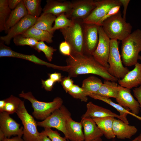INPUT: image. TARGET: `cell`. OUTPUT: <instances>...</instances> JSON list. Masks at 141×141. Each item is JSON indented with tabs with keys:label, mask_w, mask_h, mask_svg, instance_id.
I'll return each mask as SVG.
<instances>
[{
	"label": "cell",
	"mask_w": 141,
	"mask_h": 141,
	"mask_svg": "<svg viewBox=\"0 0 141 141\" xmlns=\"http://www.w3.org/2000/svg\"><path fill=\"white\" fill-rule=\"evenodd\" d=\"M96 5L90 14L83 21V23L99 24L102 19L113 7L122 5L119 0H96Z\"/></svg>",
	"instance_id": "10"
},
{
	"label": "cell",
	"mask_w": 141,
	"mask_h": 141,
	"mask_svg": "<svg viewBox=\"0 0 141 141\" xmlns=\"http://www.w3.org/2000/svg\"><path fill=\"white\" fill-rule=\"evenodd\" d=\"M98 44L92 56L96 61L108 69L109 67L108 59L110 39L105 33L101 26L98 27Z\"/></svg>",
	"instance_id": "11"
},
{
	"label": "cell",
	"mask_w": 141,
	"mask_h": 141,
	"mask_svg": "<svg viewBox=\"0 0 141 141\" xmlns=\"http://www.w3.org/2000/svg\"><path fill=\"white\" fill-rule=\"evenodd\" d=\"M116 82L104 80L99 90L94 94L107 98H116L118 92L119 86Z\"/></svg>",
	"instance_id": "27"
},
{
	"label": "cell",
	"mask_w": 141,
	"mask_h": 141,
	"mask_svg": "<svg viewBox=\"0 0 141 141\" xmlns=\"http://www.w3.org/2000/svg\"><path fill=\"white\" fill-rule=\"evenodd\" d=\"M4 55L5 57L22 59L30 61L36 64L45 65L49 67L66 72L68 68L67 66H58L47 62L41 60L34 55H26L16 52L10 48H8L5 50L4 52Z\"/></svg>",
	"instance_id": "19"
},
{
	"label": "cell",
	"mask_w": 141,
	"mask_h": 141,
	"mask_svg": "<svg viewBox=\"0 0 141 141\" xmlns=\"http://www.w3.org/2000/svg\"><path fill=\"white\" fill-rule=\"evenodd\" d=\"M86 107V111L82 115L81 118H101L111 116L120 119L127 124H129L127 118L118 115L109 109L96 105L91 101L87 103Z\"/></svg>",
	"instance_id": "16"
},
{
	"label": "cell",
	"mask_w": 141,
	"mask_h": 141,
	"mask_svg": "<svg viewBox=\"0 0 141 141\" xmlns=\"http://www.w3.org/2000/svg\"><path fill=\"white\" fill-rule=\"evenodd\" d=\"M23 1L28 14L36 18L40 15L43 10L41 5V0H24Z\"/></svg>",
	"instance_id": "30"
},
{
	"label": "cell",
	"mask_w": 141,
	"mask_h": 141,
	"mask_svg": "<svg viewBox=\"0 0 141 141\" xmlns=\"http://www.w3.org/2000/svg\"><path fill=\"white\" fill-rule=\"evenodd\" d=\"M23 36L33 38L38 42H45L48 43L53 41V34L48 32L32 26L21 34Z\"/></svg>",
	"instance_id": "25"
},
{
	"label": "cell",
	"mask_w": 141,
	"mask_h": 141,
	"mask_svg": "<svg viewBox=\"0 0 141 141\" xmlns=\"http://www.w3.org/2000/svg\"><path fill=\"white\" fill-rule=\"evenodd\" d=\"M22 0H8V6L11 10L16 8L21 2Z\"/></svg>",
	"instance_id": "45"
},
{
	"label": "cell",
	"mask_w": 141,
	"mask_h": 141,
	"mask_svg": "<svg viewBox=\"0 0 141 141\" xmlns=\"http://www.w3.org/2000/svg\"><path fill=\"white\" fill-rule=\"evenodd\" d=\"M82 127L80 122L75 121L72 118L71 114L69 115L67 118L66 124L68 140L70 141L84 140Z\"/></svg>",
	"instance_id": "21"
},
{
	"label": "cell",
	"mask_w": 141,
	"mask_h": 141,
	"mask_svg": "<svg viewBox=\"0 0 141 141\" xmlns=\"http://www.w3.org/2000/svg\"><path fill=\"white\" fill-rule=\"evenodd\" d=\"M121 57L122 63L126 67L137 62L141 52V30L137 29L122 41Z\"/></svg>",
	"instance_id": "2"
},
{
	"label": "cell",
	"mask_w": 141,
	"mask_h": 141,
	"mask_svg": "<svg viewBox=\"0 0 141 141\" xmlns=\"http://www.w3.org/2000/svg\"><path fill=\"white\" fill-rule=\"evenodd\" d=\"M43 9V13L52 14L56 17L68 12L70 9L71 1L66 0H47Z\"/></svg>",
	"instance_id": "18"
},
{
	"label": "cell",
	"mask_w": 141,
	"mask_h": 141,
	"mask_svg": "<svg viewBox=\"0 0 141 141\" xmlns=\"http://www.w3.org/2000/svg\"><path fill=\"white\" fill-rule=\"evenodd\" d=\"M37 18L28 14L12 27L5 36H1V42L7 45L10 44L11 39L15 36L21 34L36 23Z\"/></svg>",
	"instance_id": "12"
},
{
	"label": "cell",
	"mask_w": 141,
	"mask_h": 141,
	"mask_svg": "<svg viewBox=\"0 0 141 141\" xmlns=\"http://www.w3.org/2000/svg\"><path fill=\"white\" fill-rule=\"evenodd\" d=\"M5 104V99L0 100V112L3 111V110Z\"/></svg>",
	"instance_id": "48"
},
{
	"label": "cell",
	"mask_w": 141,
	"mask_h": 141,
	"mask_svg": "<svg viewBox=\"0 0 141 141\" xmlns=\"http://www.w3.org/2000/svg\"><path fill=\"white\" fill-rule=\"evenodd\" d=\"M71 2L70 9L65 14L69 19L72 20L83 21L89 16L96 5V0H74Z\"/></svg>",
	"instance_id": "9"
},
{
	"label": "cell",
	"mask_w": 141,
	"mask_h": 141,
	"mask_svg": "<svg viewBox=\"0 0 141 141\" xmlns=\"http://www.w3.org/2000/svg\"><path fill=\"white\" fill-rule=\"evenodd\" d=\"M131 141H139L138 138V136L135 138L134 139Z\"/></svg>",
	"instance_id": "51"
},
{
	"label": "cell",
	"mask_w": 141,
	"mask_h": 141,
	"mask_svg": "<svg viewBox=\"0 0 141 141\" xmlns=\"http://www.w3.org/2000/svg\"><path fill=\"white\" fill-rule=\"evenodd\" d=\"M2 141H25L21 137L16 136L11 138H5Z\"/></svg>",
	"instance_id": "47"
},
{
	"label": "cell",
	"mask_w": 141,
	"mask_h": 141,
	"mask_svg": "<svg viewBox=\"0 0 141 141\" xmlns=\"http://www.w3.org/2000/svg\"><path fill=\"white\" fill-rule=\"evenodd\" d=\"M92 119L107 138L111 139L116 137L113 128V121L115 119L114 117L109 116Z\"/></svg>",
	"instance_id": "24"
},
{
	"label": "cell",
	"mask_w": 141,
	"mask_h": 141,
	"mask_svg": "<svg viewBox=\"0 0 141 141\" xmlns=\"http://www.w3.org/2000/svg\"><path fill=\"white\" fill-rule=\"evenodd\" d=\"M33 48L38 52H43L49 62L52 61L54 53L56 50V49L47 45L43 41L38 42Z\"/></svg>",
	"instance_id": "34"
},
{
	"label": "cell",
	"mask_w": 141,
	"mask_h": 141,
	"mask_svg": "<svg viewBox=\"0 0 141 141\" xmlns=\"http://www.w3.org/2000/svg\"><path fill=\"white\" fill-rule=\"evenodd\" d=\"M103 83L101 79L92 75L83 80L81 87L86 96H89L90 95L97 91Z\"/></svg>",
	"instance_id": "28"
},
{
	"label": "cell",
	"mask_w": 141,
	"mask_h": 141,
	"mask_svg": "<svg viewBox=\"0 0 141 141\" xmlns=\"http://www.w3.org/2000/svg\"><path fill=\"white\" fill-rule=\"evenodd\" d=\"M121 6L120 5L115 6L110 9L106 15L101 20L99 26H101L103 22L106 19L118 13L120 11Z\"/></svg>",
	"instance_id": "40"
},
{
	"label": "cell",
	"mask_w": 141,
	"mask_h": 141,
	"mask_svg": "<svg viewBox=\"0 0 141 141\" xmlns=\"http://www.w3.org/2000/svg\"><path fill=\"white\" fill-rule=\"evenodd\" d=\"M5 100V104L3 111L10 115L16 113L22 100L13 95Z\"/></svg>",
	"instance_id": "32"
},
{
	"label": "cell",
	"mask_w": 141,
	"mask_h": 141,
	"mask_svg": "<svg viewBox=\"0 0 141 141\" xmlns=\"http://www.w3.org/2000/svg\"><path fill=\"white\" fill-rule=\"evenodd\" d=\"M16 113L23 126V139L25 141H37L39 134L37 122L27 111L23 101H21Z\"/></svg>",
	"instance_id": "7"
},
{
	"label": "cell",
	"mask_w": 141,
	"mask_h": 141,
	"mask_svg": "<svg viewBox=\"0 0 141 141\" xmlns=\"http://www.w3.org/2000/svg\"><path fill=\"white\" fill-rule=\"evenodd\" d=\"M28 14V11L23 0L14 9L11 11L5 24V33H7L9 30Z\"/></svg>",
	"instance_id": "23"
},
{
	"label": "cell",
	"mask_w": 141,
	"mask_h": 141,
	"mask_svg": "<svg viewBox=\"0 0 141 141\" xmlns=\"http://www.w3.org/2000/svg\"><path fill=\"white\" fill-rule=\"evenodd\" d=\"M56 17V16L52 14L43 13L37 18L36 23L33 26L54 34L52 25Z\"/></svg>",
	"instance_id": "26"
},
{
	"label": "cell",
	"mask_w": 141,
	"mask_h": 141,
	"mask_svg": "<svg viewBox=\"0 0 141 141\" xmlns=\"http://www.w3.org/2000/svg\"><path fill=\"white\" fill-rule=\"evenodd\" d=\"M59 50L62 55L68 57L72 56V50L69 44L66 41L61 42L60 44Z\"/></svg>",
	"instance_id": "38"
},
{
	"label": "cell",
	"mask_w": 141,
	"mask_h": 141,
	"mask_svg": "<svg viewBox=\"0 0 141 141\" xmlns=\"http://www.w3.org/2000/svg\"><path fill=\"white\" fill-rule=\"evenodd\" d=\"M118 104L134 114L137 115L140 110L139 104L131 93L130 89L118 86L115 98Z\"/></svg>",
	"instance_id": "14"
},
{
	"label": "cell",
	"mask_w": 141,
	"mask_h": 141,
	"mask_svg": "<svg viewBox=\"0 0 141 141\" xmlns=\"http://www.w3.org/2000/svg\"><path fill=\"white\" fill-rule=\"evenodd\" d=\"M113 128L115 136L121 139L131 138L137 131V129L134 126L129 125L116 118L114 120Z\"/></svg>",
	"instance_id": "20"
},
{
	"label": "cell",
	"mask_w": 141,
	"mask_h": 141,
	"mask_svg": "<svg viewBox=\"0 0 141 141\" xmlns=\"http://www.w3.org/2000/svg\"><path fill=\"white\" fill-rule=\"evenodd\" d=\"M138 60H139L141 62V56L140 55H139L138 56Z\"/></svg>",
	"instance_id": "53"
},
{
	"label": "cell",
	"mask_w": 141,
	"mask_h": 141,
	"mask_svg": "<svg viewBox=\"0 0 141 141\" xmlns=\"http://www.w3.org/2000/svg\"><path fill=\"white\" fill-rule=\"evenodd\" d=\"M23 127H20V124L17 123L7 113L0 112V130L4 133L6 138L12 136L22 137L23 134Z\"/></svg>",
	"instance_id": "15"
},
{
	"label": "cell",
	"mask_w": 141,
	"mask_h": 141,
	"mask_svg": "<svg viewBox=\"0 0 141 141\" xmlns=\"http://www.w3.org/2000/svg\"><path fill=\"white\" fill-rule=\"evenodd\" d=\"M70 114V113L66 108L62 105L45 119L37 122V126L44 128H55L62 132L67 139L66 124L67 118Z\"/></svg>",
	"instance_id": "8"
},
{
	"label": "cell",
	"mask_w": 141,
	"mask_h": 141,
	"mask_svg": "<svg viewBox=\"0 0 141 141\" xmlns=\"http://www.w3.org/2000/svg\"><path fill=\"white\" fill-rule=\"evenodd\" d=\"M119 49V42L116 39H110V50L108 59L109 67L108 70L111 75L121 79L129 71L123 65Z\"/></svg>",
	"instance_id": "6"
},
{
	"label": "cell",
	"mask_w": 141,
	"mask_h": 141,
	"mask_svg": "<svg viewBox=\"0 0 141 141\" xmlns=\"http://www.w3.org/2000/svg\"><path fill=\"white\" fill-rule=\"evenodd\" d=\"M80 122L84 129V140H92L101 137L103 135L92 118H81Z\"/></svg>",
	"instance_id": "22"
},
{
	"label": "cell",
	"mask_w": 141,
	"mask_h": 141,
	"mask_svg": "<svg viewBox=\"0 0 141 141\" xmlns=\"http://www.w3.org/2000/svg\"><path fill=\"white\" fill-rule=\"evenodd\" d=\"M70 78L68 76L62 78L61 82V84L66 93H68L74 85V81Z\"/></svg>",
	"instance_id": "39"
},
{
	"label": "cell",
	"mask_w": 141,
	"mask_h": 141,
	"mask_svg": "<svg viewBox=\"0 0 141 141\" xmlns=\"http://www.w3.org/2000/svg\"><path fill=\"white\" fill-rule=\"evenodd\" d=\"M68 93L74 98L79 99L81 101L86 102L88 101L87 96L81 87L74 84Z\"/></svg>",
	"instance_id": "36"
},
{
	"label": "cell",
	"mask_w": 141,
	"mask_h": 141,
	"mask_svg": "<svg viewBox=\"0 0 141 141\" xmlns=\"http://www.w3.org/2000/svg\"><path fill=\"white\" fill-rule=\"evenodd\" d=\"M133 92L134 96L139 104L141 112V85L139 87L135 88L133 90Z\"/></svg>",
	"instance_id": "42"
},
{
	"label": "cell",
	"mask_w": 141,
	"mask_h": 141,
	"mask_svg": "<svg viewBox=\"0 0 141 141\" xmlns=\"http://www.w3.org/2000/svg\"><path fill=\"white\" fill-rule=\"evenodd\" d=\"M13 39V42L16 45H28L33 48L38 42L33 38L25 37L21 34L17 35Z\"/></svg>",
	"instance_id": "35"
},
{
	"label": "cell",
	"mask_w": 141,
	"mask_h": 141,
	"mask_svg": "<svg viewBox=\"0 0 141 141\" xmlns=\"http://www.w3.org/2000/svg\"><path fill=\"white\" fill-rule=\"evenodd\" d=\"M55 83L50 78L45 80H42V87L44 89L48 91H51Z\"/></svg>",
	"instance_id": "41"
},
{
	"label": "cell",
	"mask_w": 141,
	"mask_h": 141,
	"mask_svg": "<svg viewBox=\"0 0 141 141\" xmlns=\"http://www.w3.org/2000/svg\"><path fill=\"white\" fill-rule=\"evenodd\" d=\"M49 78L51 79L55 83L61 82L62 79L61 74L59 73L55 72L49 74Z\"/></svg>",
	"instance_id": "43"
},
{
	"label": "cell",
	"mask_w": 141,
	"mask_h": 141,
	"mask_svg": "<svg viewBox=\"0 0 141 141\" xmlns=\"http://www.w3.org/2000/svg\"><path fill=\"white\" fill-rule=\"evenodd\" d=\"M101 26L110 39L122 41L132 33V26L122 17L120 11L105 20Z\"/></svg>",
	"instance_id": "3"
},
{
	"label": "cell",
	"mask_w": 141,
	"mask_h": 141,
	"mask_svg": "<svg viewBox=\"0 0 141 141\" xmlns=\"http://www.w3.org/2000/svg\"><path fill=\"white\" fill-rule=\"evenodd\" d=\"M44 131L51 141H68L65 137L61 136L57 131L53 130L49 128H44Z\"/></svg>",
	"instance_id": "37"
},
{
	"label": "cell",
	"mask_w": 141,
	"mask_h": 141,
	"mask_svg": "<svg viewBox=\"0 0 141 141\" xmlns=\"http://www.w3.org/2000/svg\"><path fill=\"white\" fill-rule=\"evenodd\" d=\"M73 20L71 26L60 29V31L64 40L70 46L72 55H83L84 54V23L82 21Z\"/></svg>",
	"instance_id": "5"
},
{
	"label": "cell",
	"mask_w": 141,
	"mask_h": 141,
	"mask_svg": "<svg viewBox=\"0 0 141 141\" xmlns=\"http://www.w3.org/2000/svg\"><path fill=\"white\" fill-rule=\"evenodd\" d=\"M73 20L69 19L65 13L62 14L56 17L54 21V24L52 28L54 33L57 30H60L71 26Z\"/></svg>",
	"instance_id": "33"
},
{
	"label": "cell",
	"mask_w": 141,
	"mask_h": 141,
	"mask_svg": "<svg viewBox=\"0 0 141 141\" xmlns=\"http://www.w3.org/2000/svg\"><path fill=\"white\" fill-rule=\"evenodd\" d=\"M19 96L31 102L33 109L32 113L33 116L37 120L42 121L46 119L63 105V100L59 97L55 98L51 102H45L38 101L31 92L25 93L22 91Z\"/></svg>",
	"instance_id": "4"
},
{
	"label": "cell",
	"mask_w": 141,
	"mask_h": 141,
	"mask_svg": "<svg viewBox=\"0 0 141 141\" xmlns=\"http://www.w3.org/2000/svg\"><path fill=\"white\" fill-rule=\"evenodd\" d=\"M69 67L67 72L70 78L80 75L92 74L98 75L104 80L116 82L118 79L110 75L108 69L101 64L92 55L84 54L72 55L66 60Z\"/></svg>",
	"instance_id": "1"
},
{
	"label": "cell",
	"mask_w": 141,
	"mask_h": 141,
	"mask_svg": "<svg viewBox=\"0 0 141 141\" xmlns=\"http://www.w3.org/2000/svg\"><path fill=\"white\" fill-rule=\"evenodd\" d=\"M6 138L3 132L0 130V141H2Z\"/></svg>",
	"instance_id": "49"
},
{
	"label": "cell",
	"mask_w": 141,
	"mask_h": 141,
	"mask_svg": "<svg viewBox=\"0 0 141 141\" xmlns=\"http://www.w3.org/2000/svg\"><path fill=\"white\" fill-rule=\"evenodd\" d=\"M134 68L129 71L123 78L119 79L120 86L131 89L141 85V63L137 62Z\"/></svg>",
	"instance_id": "17"
},
{
	"label": "cell",
	"mask_w": 141,
	"mask_h": 141,
	"mask_svg": "<svg viewBox=\"0 0 141 141\" xmlns=\"http://www.w3.org/2000/svg\"><path fill=\"white\" fill-rule=\"evenodd\" d=\"M89 96L94 99L102 101L112 106L119 112V115L121 116L127 118V115L129 114L138 119L140 118V116L134 114L118 104L114 102L110 98L103 97L94 93L91 94Z\"/></svg>",
	"instance_id": "29"
},
{
	"label": "cell",
	"mask_w": 141,
	"mask_h": 141,
	"mask_svg": "<svg viewBox=\"0 0 141 141\" xmlns=\"http://www.w3.org/2000/svg\"><path fill=\"white\" fill-rule=\"evenodd\" d=\"M139 141H141V133L138 136Z\"/></svg>",
	"instance_id": "52"
},
{
	"label": "cell",
	"mask_w": 141,
	"mask_h": 141,
	"mask_svg": "<svg viewBox=\"0 0 141 141\" xmlns=\"http://www.w3.org/2000/svg\"><path fill=\"white\" fill-rule=\"evenodd\" d=\"M121 3L122 5L124 7V9L123 11V18L125 20L126 18V15L127 9L128 5L130 1V0H119Z\"/></svg>",
	"instance_id": "44"
},
{
	"label": "cell",
	"mask_w": 141,
	"mask_h": 141,
	"mask_svg": "<svg viewBox=\"0 0 141 141\" xmlns=\"http://www.w3.org/2000/svg\"><path fill=\"white\" fill-rule=\"evenodd\" d=\"M83 141H86L84 140ZM90 141H102V140L101 137L98 138L94 140Z\"/></svg>",
	"instance_id": "50"
},
{
	"label": "cell",
	"mask_w": 141,
	"mask_h": 141,
	"mask_svg": "<svg viewBox=\"0 0 141 141\" xmlns=\"http://www.w3.org/2000/svg\"><path fill=\"white\" fill-rule=\"evenodd\" d=\"M11 11L8 0H0V31H5L6 22Z\"/></svg>",
	"instance_id": "31"
},
{
	"label": "cell",
	"mask_w": 141,
	"mask_h": 141,
	"mask_svg": "<svg viewBox=\"0 0 141 141\" xmlns=\"http://www.w3.org/2000/svg\"><path fill=\"white\" fill-rule=\"evenodd\" d=\"M37 141H51V140L44 130L39 132Z\"/></svg>",
	"instance_id": "46"
},
{
	"label": "cell",
	"mask_w": 141,
	"mask_h": 141,
	"mask_svg": "<svg viewBox=\"0 0 141 141\" xmlns=\"http://www.w3.org/2000/svg\"><path fill=\"white\" fill-rule=\"evenodd\" d=\"M99 26L84 23V54L92 55L95 50L99 40Z\"/></svg>",
	"instance_id": "13"
}]
</instances>
